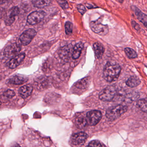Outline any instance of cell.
Here are the masks:
<instances>
[{"mask_svg":"<svg viewBox=\"0 0 147 147\" xmlns=\"http://www.w3.org/2000/svg\"><path fill=\"white\" fill-rule=\"evenodd\" d=\"M121 71V67L119 65L116 63L108 62L104 69V78L108 82L116 81L119 78Z\"/></svg>","mask_w":147,"mask_h":147,"instance_id":"cell-1","label":"cell"},{"mask_svg":"<svg viewBox=\"0 0 147 147\" xmlns=\"http://www.w3.org/2000/svg\"><path fill=\"white\" fill-rule=\"evenodd\" d=\"M127 106L121 105L110 107L106 111V117L111 121L116 120L127 112Z\"/></svg>","mask_w":147,"mask_h":147,"instance_id":"cell-2","label":"cell"},{"mask_svg":"<svg viewBox=\"0 0 147 147\" xmlns=\"http://www.w3.org/2000/svg\"><path fill=\"white\" fill-rule=\"evenodd\" d=\"M90 27L91 30L95 33L101 36L106 35L108 33V26L107 25L102 24L99 20L91 21L90 23Z\"/></svg>","mask_w":147,"mask_h":147,"instance_id":"cell-3","label":"cell"},{"mask_svg":"<svg viewBox=\"0 0 147 147\" xmlns=\"http://www.w3.org/2000/svg\"><path fill=\"white\" fill-rule=\"evenodd\" d=\"M117 94L116 88L113 86L106 87L99 93V97L103 101H111L114 98Z\"/></svg>","mask_w":147,"mask_h":147,"instance_id":"cell-4","label":"cell"},{"mask_svg":"<svg viewBox=\"0 0 147 147\" xmlns=\"http://www.w3.org/2000/svg\"><path fill=\"white\" fill-rule=\"evenodd\" d=\"M45 16V13L44 11H34L28 16L27 21L30 25H35L40 22L44 19Z\"/></svg>","mask_w":147,"mask_h":147,"instance_id":"cell-5","label":"cell"},{"mask_svg":"<svg viewBox=\"0 0 147 147\" xmlns=\"http://www.w3.org/2000/svg\"><path fill=\"white\" fill-rule=\"evenodd\" d=\"M36 34L37 33L35 30L32 28L23 32L20 36V39L21 44L24 46L28 45L36 36Z\"/></svg>","mask_w":147,"mask_h":147,"instance_id":"cell-6","label":"cell"},{"mask_svg":"<svg viewBox=\"0 0 147 147\" xmlns=\"http://www.w3.org/2000/svg\"><path fill=\"white\" fill-rule=\"evenodd\" d=\"M87 121L90 125L94 126L99 123L102 118V114L99 111L93 110L87 113Z\"/></svg>","mask_w":147,"mask_h":147,"instance_id":"cell-7","label":"cell"},{"mask_svg":"<svg viewBox=\"0 0 147 147\" xmlns=\"http://www.w3.org/2000/svg\"><path fill=\"white\" fill-rule=\"evenodd\" d=\"M87 138V134L84 132H80L72 135L71 138V142L73 146H80L84 144Z\"/></svg>","mask_w":147,"mask_h":147,"instance_id":"cell-8","label":"cell"},{"mask_svg":"<svg viewBox=\"0 0 147 147\" xmlns=\"http://www.w3.org/2000/svg\"><path fill=\"white\" fill-rule=\"evenodd\" d=\"M20 10L17 7H13L11 8L8 13L7 15L5 20V24L7 26H9L13 24L15 20L16 16L20 13Z\"/></svg>","mask_w":147,"mask_h":147,"instance_id":"cell-9","label":"cell"},{"mask_svg":"<svg viewBox=\"0 0 147 147\" xmlns=\"http://www.w3.org/2000/svg\"><path fill=\"white\" fill-rule=\"evenodd\" d=\"M21 47L16 44H13L6 47L4 51V54L8 58L13 57L17 55L20 51Z\"/></svg>","mask_w":147,"mask_h":147,"instance_id":"cell-10","label":"cell"},{"mask_svg":"<svg viewBox=\"0 0 147 147\" xmlns=\"http://www.w3.org/2000/svg\"><path fill=\"white\" fill-rule=\"evenodd\" d=\"M25 54L24 53H20L16 55L10 60L9 62V67L10 69H14L19 66L21 63L23 61L25 57Z\"/></svg>","mask_w":147,"mask_h":147,"instance_id":"cell-11","label":"cell"},{"mask_svg":"<svg viewBox=\"0 0 147 147\" xmlns=\"http://www.w3.org/2000/svg\"><path fill=\"white\" fill-rule=\"evenodd\" d=\"M28 80V78L24 75L17 74L10 78L9 82L15 85H21L26 83Z\"/></svg>","mask_w":147,"mask_h":147,"instance_id":"cell-12","label":"cell"},{"mask_svg":"<svg viewBox=\"0 0 147 147\" xmlns=\"http://www.w3.org/2000/svg\"><path fill=\"white\" fill-rule=\"evenodd\" d=\"M33 88L31 84L26 85L22 86L19 89V93L22 97L24 98L29 97L33 92Z\"/></svg>","mask_w":147,"mask_h":147,"instance_id":"cell-13","label":"cell"},{"mask_svg":"<svg viewBox=\"0 0 147 147\" xmlns=\"http://www.w3.org/2000/svg\"><path fill=\"white\" fill-rule=\"evenodd\" d=\"M133 9L135 13V16L138 20L143 23L145 26L146 27L147 23V16L146 14L143 13L137 7L133 6Z\"/></svg>","mask_w":147,"mask_h":147,"instance_id":"cell-14","label":"cell"},{"mask_svg":"<svg viewBox=\"0 0 147 147\" xmlns=\"http://www.w3.org/2000/svg\"><path fill=\"white\" fill-rule=\"evenodd\" d=\"M90 81V78L89 77H87L76 82L74 86L77 89L85 90L89 86Z\"/></svg>","mask_w":147,"mask_h":147,"instance_id":"cell-15","label":"cell"},{"mask_svg":"<svg viewBox=\"0 0 147 147\" xmlns=\"http://www.w3.org/2000/svg\"><path fill=\"white\" fill-rule=\"evenodd\" d=\"M83 44L82 42L77 43L74 47L72 52V57L74 59H77L81 55V52L83 48Z\"/></svg>","mask_w":147,"mask_h":147,"instance_id":"cell-16","label":"cell"},{"mask_svg":"<svg viewBox=\"0 0 147 147\" xmlns=\"http://www.w3.org/2000/svg\"><path fill=\"white\" fill-rule=\"evenodd\" d=\"M95 55L98 59L102 58L104 53V49L102 44L99 43H96L93 45Z\"/></svg>","mask_w":147,"mask_h":147,"instance_id":"cell-17","label":"cell"},{"mask_svg":"<svg viewBox=\"0 0 147 147\" xmlns=\"http://www.w3.org/2000/svg\"><path fill=\"white\" fill-rule=\"evenodd\" d=\"M51 0H33L32 2L34 6L39 8L47 7L51 3Z\"/></svg>","mask_w":147,"mask_h":147,"instance_id":"cell-18","label":"cell"},{"mask_svg":"<svg viewBox=\"0 0 147 147\" xmlns=\"http://www.w3.org/2000/svg\"><path fill=\"white\" fill-rule=\"evenodd\" d=\"M141 81L139 78L135 76L130 77L126 82V84L130 87H135L140 84Z\"/></svg>","mask_w":147,"mask_h":147,"instance_id":"cell-19","label":"cell"},{"mask_svg":"<svg viewBox=\"0 0 147 147\" xmlns=\"http://www.w3.org/2000/svg\"><path fill=\"white\" fill-rule=\"evenodd\" d=\"M75 123L78 128L82 129L86 126L87 123V120L84 117H79L76 119Z\"/></svg>","mask_w":147,"mask_h":147,"instance_id":"cell-20","label":"cell"},{"mask_svg":"<svg viewBox=\"0 0 147 147\" xmlns=\"http://www.w3.org/2000/svg\"><path fill=\"white\" fill-rule=\"evenodd\" d=\"M70 52L71 51L69 47H64L60 51V57L62 58L63 59H67L70 57Z\"/></svg>","mask_w":147,"mask_h":147,"instance_id":"cell-21","label":"cell"},{"mask_svg":"<svg viewBox=\"0 0 147 147\" xmlns=\"http://www.w3.org/2000/svg\"><path fill=\"white\" fill-rule=\"evenodd\" d=\"M136 105L137 107L143 112H147V101L146 99H142L139 100Z\"/></svg>","mask_w":147,"mask_h":147,"instance_id":"cell-22","label":"cell"},{"mask_svg":"<svg viewBox=\"0 0 147 147\" xmlns=\"http://www.w3.org/2000/svg\"><path fill=\"white\" fill-rule=\"evenodd\" d=\"M125 53L128 57L130 59L136 58L137 57V54L136 52L130 48H126L125 49Z\"/></svg>","mask_w":147,"mask_h":147,"instance_id":"cell-23","label":"cell"},{"mask_svg":"<svg viewBox=\"0 0 147 147\" xmlns=\"http://www.w3.org/2000/svg\"><path fill=\"white\" fill-rule=\"evenodd\" d=\"M72 27H73V25L71 22L69 21L66 22L65 25V32L66 34L70 35L72 33Z\"/></svg>","mask_w":147,"mask_h":147,"instance_id":"cell-24","label":"cell"},{"mask_svg":"<svg viewBox=\"0 0 147 147\" xmlns=\"http://www.w3.org/2000/svg\"><path fill=\"white\" fill-rule=\"evenodd\" d=\"M57 1L63 9H66L69 8V4L66 0H57Z\"/></svg>","mask_w":147,"mask_h":147,"instance_id":"cell-25","label":"cell"},{"mask_svg":"<svg viewBox=\"0 0 147 147\" xmlns=\"http://www.w3.org/2000/svg\"><path fill=\"white\" fill-rule=\"evenodd\" d=\"M3 96L7 98H12L15 96V93L12 90H8L3 93Z\"/></svg>","mask_w":147,"mask_h":147,"instance_id":"cell-26","label":"cell"},{"mask_svg":"<svg viewBox=\"0 0 147 147\" xmlns=\"http://www.w3.org/2000/svg\"><path fill=\"white\" fill-rule=\"evenodd\" d=\"M86 147H102V146L100 142L94 140L91 142Z\"/></svg>","mask_w":147,"mask_h":147,"instance_id":"cell-27","label":"cell"},{"mask_svg":"<svg viewBox=\"0 0 147 147\" xmlns=\"http://www.w3.org/2000/svg\"><path fill=\"white\" fill-rule=\"evenodd\" d=\"M77 9L78 11L82 15L84 14L85 12H86L85 7L82 4H80L78 5L77 6Z\"/></svg>","mask_w":147,"mask_h":147,"instance_id":"cell-28","label":"cell"},{"mask_svg":"<svg viewBox=\"0 0 147 147\" xmlns=\"http://www.w3.org/2000/svg\"><path fill=\"white\" fill-rule=\"evenodd\" d=\"M132 25L133 28H135V30H139L140 29V26L138 23H136L135 21H132Z\"/></svg>","mask_w":147,"mask_h":147,"instance_id":"cell-29","label":"cell"},{"mask_svg":"<svg viewBox=\"0 0 147 147\" xmlns=\"http://www.w3.org/2000/svg\"><path fill=\"white\" fill-rule=\"evenodd\" d=\"M12 0H0V4H2L4 3H7L11 1Z\"/></svg>","mask_w":147,"mask_h":147,"instance_id":"cell-30","label":"cell"},{"mask_svg":"<svg viewBox=\"0 0 147 147\" xmlns=\"http://www.w3.org/2000/svg\"><path fill=\"white\" fill-rule=\"evenodd\" d=\"M14 147H21L20 146H19V145H16V146H14Z\"/></svg>","mask_w":147,"mask_h":147,"instance_id":"cell-31","label":"cell"},{"mask_svg":"<svg viewBox=\"0 0 147 147\" xmlns=\"http://www.w3.org/2000/svg\"><path fill=\"white\" fill-rule=\"evenodd\" d=\"M1 101H0V105H1Z\"/></svg>","mask_w":147,"mask_h":147,"instance_id":"cell-32","label":"cell"},{"mask_svg":"<svg viewBox=\"0 0 147 147\" xmlns=\"http://www.w3.org/2000/svg\"><path fill=\"white\" fill-rule=\"evenodd\" d=\"M73 1H74V0H73Z\"/></svg>","mask_w":147,"mask_h":147,"instance_id":"cell-33","label":"cell"}]
</instances>
